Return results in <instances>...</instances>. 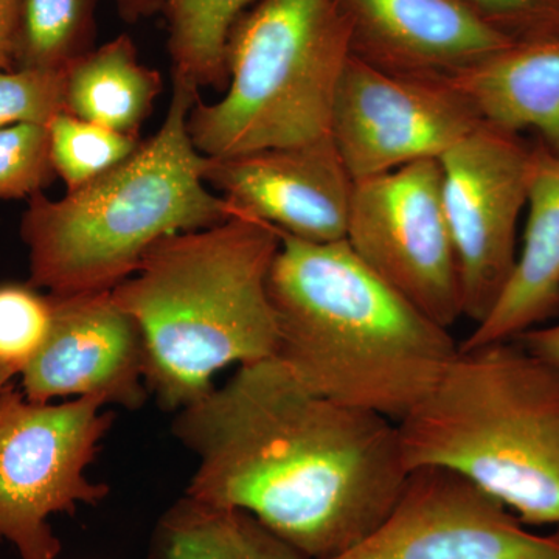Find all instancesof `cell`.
I'll list each match as a JSON object with an SVG mask.
<instances>
[{"instance_id":"cell-1","label":"cell","mask_w":559,"mask_h":559,"mask_svg":"<svg viewBox=\"0 0 559 559\" xmlns=\"http://www.w3.org/2000/svg\"><path fill=\"white\" fill-rule=\"evenodd\" d=\"M171 432L198 459L187 496L252 514L308 559L366 539L409 474L395 421L318 395L277 358L240 366Z\"/></svg>"},{"instance_id":"cell-2","label":"cell","mask_w":559,"mask_h":559,"mask_svg":"<svg viewBox=\"0 0 559 559\" xmlns=\"http://www.w3.org/2000/svg\"><path fill=\"white\" fill-rule=\"evenodd\" d=\"M280 238L267 278L275 358L318 395L401 421L457 355L450 330L374 274L347 241Z\"/></svg>"},{"instance_id":"cell-3","label":"cell","mask_w":559,"mask_h":559,"mask_svg":"<svg viewBox=\"0 0 559 559\" xmlns=\"http://www.w3.org/2000/svg\"><path fill=\"white\" fill-rule=\"evenodd\" d=\"M280 245L275 227L234 213L218 226L157 241L135 274L110 290L142 331L146 388L162 411L204 399L231 364L275 358L267 278Z\"/></svg>"},{"instance_id":"cell-4","label":"cell","mask_w":559,"mask_h":559,"mask_svg":"<svg viewBox=\"0 0 559 559\" xmlns=\"http://www.w3.org/2000/svg\"><path fill=\"white\" fill-rule=\"evenodd\" d=\"M198 98L200 90L173 81L160 130L123 164L61 200L44 191L28 198L21 237L32 286L57 296L112 290L157 241L234 215L224 198L210 193L207 156L191 142L187 120Z\"/></svg>"},{"instance_id":"cell-5","label":"cell","mask_w":559,"mask_h":559,"mask_svg":"<svg viewBox=\"0 0 559 559\" xmlns=\"http://www.w3.org/2000/svg\"><path fill=\"white\" fill-rule=\"evenodd\" d=\"M396 426L407 471H454L525 525L559 527V366L521 342L459 347Z\"/></svg>"},{"instance_id":"cell-6","label":"cell","mask_w":559,"mask_h":559,"mask_svg":"<svg viewBox=\"0 0 559 559\" xmlns=\"http://www.w3.org/2000/svg\"><path fill=\"white\" fill-rule=\"evenodd\" d=\"M349 57L341 0H259L230 33L226 94L190 110L194 148L229 157L329 138Z\"/></svg>"},{"instance_id":"cell-7","label":"cell","mask_w":559,"mask_h":559,"mask_svg":"<svg viewBox=\"0 0 559 559\" xmlns=\"http://www.w3.org/2000/svg\"><path fill=\"white\" fill-rule=\"evenodd\" d=\"M105 406L92 396L33 403L10 384L0 390V538L21 559H58L51 514L108 498V485L86 476L114 423Z\"/></svg>"},{"instance_id":"cell-8","label":"cell","mask_w":559,"mask_h":559,"mask_svg":"<svg viewBox=\"0 0 559 559\" xmlns=\"http://www.w3.org/2000/svg\"><path fill=\"white\" fill-rule=\"evenodd\" d=\"M345 241L374 274L450 330L463 318L459 260L439 159L356 180Z\"/></svg>"},{"instance_id":"cell-9","label":"cell","mask_w":559,"mask_h":559,"mask_svg":"<svg viewBox=\"0 0 559 559\" xmlns=\"http://www.w3.org/2000/svg\"><path fill=\"white\" fill-rule=\"evenodd\" d=\"M533 145L481 123L440 157L443 202L457 253L463 318L480 323L516 264Z\"/></svg>"},{"instance_id":"cell-10","label":"cell","mask_w":559,"mask_h":559,"mask_svg":"<svg viewBox=\"0 0 559 559\" xmlns=\"http://www.w3.org/2000/svg\"><path fill=\"white\" fill-rule=\"evenodd\" d=\"M479 124L450 80L395 75L352 55L334 98L331 139L356 182L440 159Z\"/></svg>"},{"instance_id":"cell-11","label":"cell","mask_w":559,"mask_h":559,"mask_svg":"<svg viewBox=\"0 0 559 559\" xmlns=\"http://www.w3.org/2000/svg\"><path fill=\"white\" fill-rule=\"evenodd\" d=\"M333 559H559V527L536 535L466 477L423 466L409 471L385 520Z\"/></svg>"},{"instance_id":"cell-12","label":"cell","mask_w":559,"mask_h":559,"mask_svg":"<svg viewBox=\"0 0 559 559\" xmlns=\"http://www.w3.org/2000/svg\"><path fill=\"white\" fill-rule=\"evenodd\" d=\"M49 333L21 371L24 396L33 403L92 396L128 411L142 409L145 344L138 322L110 290L49 294Z\"/></svg>"},{"instance_id":"cell-13","label":"cell","mask_w":559,"mask_h":559,"mask_svg":"<svg viewBox=\"0 0 559 559\" xmlns=\"http://www.w3.org/2000/svg\"><path fill=\"white\" fill-rule=\"evenodd\" d=\"M205 183L237 215L299 240H345L355 180L331 135L301 145L207 157Z\"/></svg>"},{"instance_id":"cell-14","label":"cell","mask_w":559,"mask_h":559,"mask_svg":"<svg viewBox=\"0 0 559 559\" xmlns=\"http://www.w3.org/2000/svg\"><path fill=\"white\" fill-rule=\"evenodd\" d=\"M341 2L353 57L395 75L451 80L513 43L457 0Z\"/></svg>"},{"instance_id":"cell-15","label":"cell","mask_w":559,"mask_h":559,"mask_svg":"<svg viewBox=\"0 0 559 559\" xmlns=\"http://www.w3.org/2000/svg\"><path fill=\"white\" fill-rule=\"evenodd\" d=\"M527 226L516 264L487 318L460 348L514 341L559 316V156L533 145Z\"/></svg>"},{"instance_id":"cell-16","label":"cell","mask_w":559,"mask_h":559,"mask_svg":"<svg viewBox=\"0 0 559 559\" xmlns=\"http://www.w3.org/2000/svg\"><path fill=\"white\" fill-rule=\"evenodd\" d=\"M450 81L481 123L535 131L559 156V32L513 40Z\"/></svg>"},{"instance_id":"cell-17","label":"cell","mask_w":559,"mask_h":559,"mask_svg":"<svg viewBox=\"0 0 559 559\" xmlns=\"http://www.w3.org/2000/svg\"><path fill=\"white\" fill-rule=\"evenodd\" d=\"M162 87L159 70L143 64L130 36L120 35L66 70L64 109L79 119L140 138Z\"/></svg>"},{"instance_id":"cell-18","label":"cell","mask_w":559,"mask_h":559,"mask_svg":"<svg viewBox=\"0 0 559 559\" xmlns=\"http://www.w3.org/2000/svg\"><path fill=\"white\" fill-rule=\"evenodd\" d=\"M151 559H308L252 514L183 496L162 514Z\"/></svg>"},{"instance_id":"cell-19","label":"cell","mask_w":559,"mask_h":559,"mask_svg":"<svg viewBox=\"0 0 559 559\" xmlns=\"http://www.w3.org/2000/svg\"><path fill=\"white\" fill-rule=\"evenodd\" d=\"M257 0H168V53L173 81L226 90L227 44L242 14Z\"/></svg>"},{"instance_id":"cell-20","label":"cell","mask_w":559,"mask_h":559,"mask_svg":"<svg viewBox=\"0 0 559 559\" xmlns=\"http://www.w3.org/2000/svg\"><path fill=\"white\" fill-rule=\"evenodd\" d=\"M98 0H21L14 70L66 72L90 53Z\"/></svg>"},{"instance_id":"cell-21","label":"cell","mask_w":559,"mask_h":559,"mask_svg":"<svg viewBox=\"0 0 559 559\" xmlns=\"http://www.w3.org/2000/svg\"><path fill=\"white\" fill-rule=\"evenodd\" d=\"M46 128L51 165L68 191L79 190L119 167L143 142L69 112L51 117Z\"/></svg>"},{"instance_id":"cell-22","label":"cell","mask_w":559,"mask_h":559,"mask_svg":"<svg viewBox=\"0 0 559 559\" xmlns=\"http://www.w3.org/2000/svg\"><path fill=\"white\" fill-rule=\"evenodd\" d=\"M51 320L49 294L31 283L0 285V364L24 370L46 341Z\"/></svg>"},{"instance_id":"cell-23","label":"cell","mask_w":559,"mask_h":559,"mask_svg":"<svg viewBox=\"0 0 559 559\" xmlns=\"http://www.w3.org/2000/svg\"><path fill=\"white\" fill-rule=\"evenodd\" d=\"M46 124L0 130V201L28 200L57 179Z\"/></svg>"},{"instance_id":"cell-24","label":"cell","mask_w":559,"mask_h":559,"mask_svg":"<svg viewBox=\"0 0 559 559\" xmlns=\"http://www.w3.org/2000/svg\"><path fill=\"white\" fill-rule=\"evenodd\" d=\"M60 112H66L64 72L0 69V130L47 124Z\"/></svg>"},{"instance_id":"cell-25","label":"cell","mask_w":559,"mask_h":559,"mask_svg":"<svg viewBox=\"0 0 559 559\" xmlns=\"http://www.w3.org/2000/svg\"><path fill=\"white\" fill-rule=\"evenodd\" d=\"M507 38L559 32V0H457Z\"/></svg>"},{"instance_id":"cell-26","label":"cell","mask_w":559,"mask_h":559,"mask_svg":"<svg viewBox=\"0 0 559 559\" xmlns=\"http://www.w3.org/2000/svg\"><path fill=\"white\" fill-rule=\"evenodd\" d=\"M21 0H0V69L14 70Z\"/></svg>"},{"instance_id":"cell-27","label":"cell","mask_w":559,"mask_h":559,"mask_svg":"<svg viewBox=\"0 0 559 559\" xmlns=\"http://www.w3.org/2000/svg\"><path fill=\"white\" fill-rule=\"evenodd\" d=\"M514 341L521 342L528 352L540 359L559 366V322L546 323L538 329L530 330Z\"/></svg>"},{"instance_id":"cell-28","label":"cell","mask_w":559,"mask_h":559,"mask_svg":"<svg viewBox=\"0 0 559 559\" xmlns=\"http://www.w3.org/2000/svg\"><path fill=\"white\" fill-rule=\"evenodd\" d=\"M120 17L123 21L135 24L157 13H164L168 0H112Z\"/></svg>"},{"instance_id":"cell-29","label":"cell","mask_w":559,"mask_h":559,"mask_svg":"<svg viewBox=\"0 0 559 559\" xmlns=\"http://www.w3.org/2000/svg\"><path fill=\"white\" fill-rule=\"evenodd\" d=\"M17 374L16 370L10 369V367L0 364V390L10 384L11 378Z\"/></svg>"}]
</instances>
